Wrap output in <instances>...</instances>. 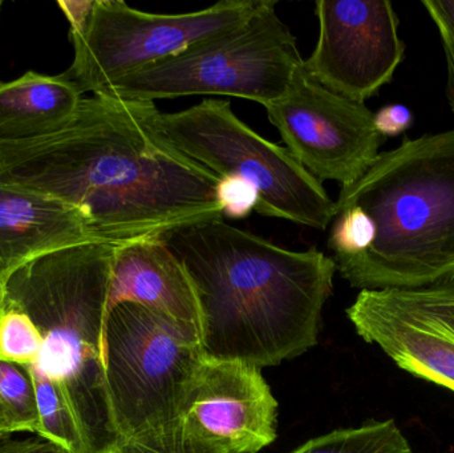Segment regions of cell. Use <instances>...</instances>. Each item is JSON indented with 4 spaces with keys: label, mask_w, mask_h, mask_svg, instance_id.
Instances as JSON below:
<instances>
[{
    "label": "cell",
    "mask_w": 454,
    "mask_h": 453,
    "mask_svg": "<svg viewBox=\"0 0 454 453\" xmlns=\"http://www.w3.org/2000/svg\"><path fill=\"white\" fill-rule=\"evenodd\" d=\"M152 104L82 98L53 132L0 145V184L77 207L93 241L116 246L221 220V177L157 132Z\"/></svg>",
    "instance_id": "obj_1"
},
{
    "label": "cell",
    "mask_w": 454,
    "mask_h": 453,
    "mask_svg": "<svg viewBox=\"0 0 454 453\" xmlns=\"http://www.w3.org/2000/svg\"><path fill=\"white\" fill-rule=\"evenodd\" d=\"M191 276L205 356L263 369L317 346L338 268L311 247L294 252L221 220L162 236Z\"/></svg>",
    "instance_id": "obj_2"
},
{
    "label": "cell",
    "mask_w": 454,
    "mask_h": 453,
    "mask_svg": "<svg viewBox=\"0 0 454 453\" xmlns=\"http://www.w3.org/2000/svg\"><path fill=\"white\" fill-rule=\"evenodd\" d=\"M336 210L359 207L375 225L367 252L335 261L354 289H411L454 278V129L404 137L340 189Z\"/></svg>",
    "instance_id": "obj_3"
},
{
    "label": "cell",
    "mask_w": 454,
    "mask_h": 453,
    "mask_svg": "<svg viewBox=\"0 0 454 453\" xmlns=\"http://www.w3.org/2000/svg\"><path fill=\"white\" fill-rule=\"evenodd\" d=\"M116 245L88 242L42 255L2 281L0 303L32 319L43 337L31 366L58 383L76 415L87 453L119 441L104 363V332Z\"/></svg>",
    "instance_id": "obj_4"
},
{
    "label": "cell",
    "mask_w": 454,
    "mask_h": 453,
    "mask_svg": "<svg viewBox=\"0 0 454 453\" xmlns=\"http://www.w3.org/2000/svg\"><path fill=\"white\" fill-rule=\"evenodd\" d=\"M275 7L274 0H261L239 26L124 77L96 96L145 103L230 96L266 106L286 92L303 63L296 37Z\"/></svg>",
    "instance_id": "obj_5"
},
{
    "label": "cell",
    "mask_w": 454,
    "mask_h": 453,
    "mask_svg": "<svg viewBox=\"0 0 454 453\" xmlns=\"http://www.w3.org/2000/svg\"><path fill=\"white\" fill-rule=\"evenodd\" d=\"M157 132L177 151L218 177H235L258 194L256 213L325 230L338 215L322 181L295 157L254 132L232 112L230 101L204 98L175 113L149 111Z\"/></svg>",
    "instance_id": "obj_6"
},
{
    "label": "cell",
    "mask_w": 454,
    "mask_h": 453,
    "mask_svg": "<svg viewBox=\"0 0 454 453\" xmlns=\"http://www.w3.org/2000/svg\"><path fill=\"white\" fill-rule=\"evenodd\" d=\"M205 359L201 332L136 303L106 316L104 363L120 438L180 419Z\"/></svg>",
    "instance_id": "obj_7"
},
{
    "label": "cell",
    "mask_w": 454,
    "mask_h": 453,
    "mask_svg": "<svg viewBox=\"0 0 454 453\" xmlns=\"http://www.w3.org/2000/svg\"><path fill=\"white\" fill-rule=\"evenodd\" d=\"M261 0H223L180 15L148 13L122 0H95L90 18L69 31L74 61L67 76L80 92L100 95L114 82L239 26Z\"/></svg>",
    "instance_id": "obj_8"
},
{
    "label": "cell",
    "mask_w": 454,
    "mask_h": 453,
    "mask_svg": "<svg viewBox=\"0 0 454 453\" xmlns=\"http://www.w3.org/2000/svg\"><path fill=\"white\" fill-rule=\"evenodd\" d=\"M264 108L296 161L317 180L336 181L341 188L364 175L387 140L365 104L331 92L303 63L286 92Z\"/></svg>",
    "instance_id": "obj_9"
},
{
    "label": "cell",
    "mask_w": 454,
    "mask_h": 453,
    "mask_svg": "<svg viewBox=\"0 0 454 453\" xmlns=\"http://www.w3.org/2000/svg\"><path fill=\"white\" fill-rule=\"evenodd\" d=\"M346 314L357 335L378 345L399 369L454 393V278L362 290Z\"/></svg>",
    "instance_id": "obj_10"
},
{
    "label": "cell",
    "mask_w": 454,
    "mask_h": 453,
    "mask_svg": "<svg viewBox=\"0 0 454 453\" xmlns=\"http://www.w3.org/2000/svg\"><path fill=\"white\" fill-rule=\"evenodd\" d=\"M319 37L307 74L336 95L365 104L404 60L400 20L389 0H317Z\"/></svg>",
    "instance_id": "obj_11"
},
{
    "label": "cell",
    "mask_w": 454,
    "mask_h": 453,
    "mask_svg": "<svg viewBox=\"0 0 454 453\" xmlns=\"http://www.w3.org/2000/svg\"><path fill=\"white\" fill-rule=\"evenodd\" d=\"M180 420L221 451L258 453L277 439L278 402L259 367L205 356Z\"/></svg>",
    "instance_id": "obj_12"
},
{
    "label": "cell",
    "mask_w": 454,
    "mask_h": 453,
    "mask_svg": "<svg viewBox=\"0 0 454 453\" xmlns=\"http://www.w3.org/2000/svg\"><path fill=\"white\" fill-rule=\"evenodd\" d=\"M125 302L164 314L201 332V313L193 282L162 237L116 246L106 316Z\"/></svg>",
    "instance_id": "obj_13"
},
{
    "label": "cell",
    "mask_w": 454,
    "mask_h": 453,
    "mask_svg": "<svg viewBox=\"0 0 454 453\" xmlns=\"http://www.w3.org/2000/svg\"><path fill=\"white\" fill-rule=\"evenodd\" d=\"M88 242L95 241L77 207L0 184V281L42 255Z\"/></svg>",
    "instance_id": "obj_14"
},
{
    "label": "cell",
    "mask_w": 454,
    "mask_h": 453,
    "mask_svg": "<svg viewBox=\"0 0 454 453\" xmlns=\"http://www.w3.org/2000/svg\"><path fill=\"white\" fill-rule=\"evenodd\" d=\"M82 93L66 74L28 71L0 82V145L48 135L79 108Z\"/></svg>",
    "instance_id": "obj_15"
},
{
    "label": "cell",
    "mask_w": 454,
    "mask_h": 453,
    "mask_svg": "<svg viewBox=\"0 0 454 453\" xmlns=\"http://www.w3.org/2000/svg\"><path fill=\"white\" fill-rule=\"evenodd\" d=\"M39 411L40 439L66 453H87L76 415L58 383L28 364Z\"/></svg>",
    "instance_id": "obj_16"
},
{
    "label": "cell",
    "mask_w": 454,
    "mask_h": 453,
    "mask_svg": "<svg viewBox=\"0 0 454 453\" xmlns=\"http://www.w3.org/2000/svg\"><path fill=\"white\" fill-rule=\"evenodd\" d=\"M290 453H413L395 420L368 422L311 439Z\"/></svg>",
    "instance_id": "obj_17"
},
{
    "label": "cell",
    "mask_w": 454,
    "mask_h": 453,
    "mask_svg": "<svg viewBox=\"0 0 454 453\" xmlns=\"http://www.w3.org/2000/svg\"><path fill=\"white\" fill-rule=\"evenodd\" d=\"M0 402L23 433H39L36 393L28 367L0 361Z\"/></svg>",
    "instance_id": "obj_18"
},
{
    "label": "cell",
    "mask_w": 454,
    "mask_h": 453,
    "mask_svg": "<svg viewBox=\"0 0 454 453\" xmlns=\"http://www.w3.org/2000/svg\"><path fill=\"white\" fill-rule=\"evenodd\" d=\"M109 453H225L217 447L186 433L177 422L120 438Z\"/></svg>",
    "instance_id": "obj_19"
},
{
    "label": "cell",
    "mask_w": 454,
    "mask_h": 453,
    "mask_svg": "<svg viewBox=\"0 0 454 453\" xmlns=\"http://www.w3.org/2000/svg\"><path fill=\"white\" fill-rule=\"evenodd\" d=\"M43 337L23 311L0 303V361L28 366L39 358Z\"/></svg>",
    "instance_id": "obj_20"
},
{
    "label": "cell",
    "mask_w": 454,
    "mask_h": 453,
    "mask_svg": "<svg viewBox=\"0 0 454 453\" xmlns=\"http://www.w3.org/2000/svg\"><path fill=\"white\" fill-rule=\"evenodd\" d=\"M376 229L370 215L359 207L341 210L335 217L328 246L333 260H348L367 252L375 241Z\"/></svg>",
    "instance_id": "obj_21"
},
{
    "label": "cell",
    "mask_w": 454,
    "mask_h": 453,
    "mask_svg": "<svg viewBox=\"0 0 454 453\" xmlns=\"http://www.w3.org/2000/svg\"><path fill=\"white\" fill-rule=\"evenodd\" d=\"M432 20L439 29L447 59V93L448 103L454 114V0H423Z\"/></svg>",
    "instance_id": "obj_22"
},
{
    "label": "cell",
    "mask_w": 454,
    "mask_h": 453,
    "mask_svg": "<svg viewBox=\"0 0 454 453\" xmlns=\"http://www.w3.org/2000/svg\"><path fill=\"white\" fill-rule=\"evenodd\" d=\"M217 199L223 215L238 220L245 218L258 207L255 189L235 177L221 178L217 185Z\"/></svg>",
    "instance_id": "obj_23"
},
{
    "label": "cell",
    "mask_w": 454,
    "mask_h": 453,
    "mask_svg": "<svg viewBox=\"0 0 454 453\" xmlns=\"http://www.w3.org/2000/svg\"><path fill=\"white\" fill-rule=\"evenodd\" d=\"M415 117L404 104H388L376 112L373 116L375 129L383 137H396L413 127Z\"/></svg>",
    "instance_id": "obj_24"
},
{
    "label": "cell",
    "mask_w": 454,
    "mask_h": 453,
    "mask_svg": "<svg viewBox=\"0 0 454 453\" xmlns=\"http://www.w3.org/2000/svg\"><path fill=\"white\" fill-rule=\"evenodd\" d=\"M59 5L71 24V31H79L90 18L95 0H60Z\"/></svg>",
    "instance_id": "obj_25"
},
{
    "label": "cell",
    "mask_w": 454,
    "mask_h": 453,
    "mask_svg": "<svg viewBox=\"0 0 454 453\" xmlns=\"http://www.w3.org/2000/svg\"><path fill=\"white\" fill-rule=\"evenodd\" d=\"M44 443L43 439H21V441H0V453H31Z\"/></svg>",
    "instance_id": "obj_26"
},
{
    "label": "cell",
    "mask_w": 454,
    "mask_h": 453,
    "mask_svg": "<svg viewBox=\"0 0 454 453\" xmlns=\"http://www.w3.org/2000/svg\"><path fill=\"white\" fill-rule=\"evenodd\" d=\"M19 433H23V431L16 425L15 420L11 418L0 402V441H7V439H11V436Z\"/></svg>",
    "instance_id": "obj_27"
},
{
    "label": "cell",
    "mask_w": 454,
    "mask_h": 453,
    "mask_svg": "<svg viewBox=\"0 0 454 453\" xmlns=\"http://www.w3.org/2000/svg\"><path fill=\"white\" fill-rule=\"evenodd\" d=\"M31 453H66L61 451L58 447L53 446V444L48 443V441H44L39 449H35L34 452Z\"/></svg>",
    "instance_id": "obj_28"
},
{
    "label": "cell",
    "mask_w": 454,
    "mask_h": 453,
    "mask_svg": "<svg viewBox=\"0 0 454 453\" xmlns=\"http://www.w3.org/2000/svg\"><path fill=\"white\" fill-rule=\"evenodd\" d=\"M0 294H2V281H0Z\"/></svg>",
    "instance_id": "obj_29"
},
{
    "label": "cell",
    "mask_w": 454,
    "mask_h": 453,
    "mask_svg": "<svg viewBox=\"0 0 454 453\" xmlns=\"http://www.w3.org/2000/svg\"><path fill=\"white\" fill-rule=\"evenodd\" d=\"M0 8H2V2H0Z\"/></svg>",
    "instance_id": "obj_30"
}]
</instances>
